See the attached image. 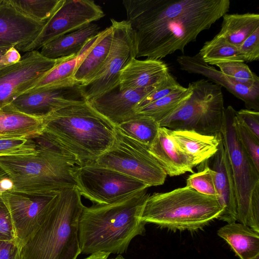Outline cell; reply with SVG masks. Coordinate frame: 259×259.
<instances>
[{"instance_id": "1", "label": "cell", "mask_w": 259, "mask_h": 259, "mask_svg": "<svg viewBox=\"0 0 259 259\" xmlns=\"http://www.w3.org/2000/svg\"><path fill=\"white\" fill-rule=\"evenodd\" d=\"M126 21L132 30L136 58L161 60L184 52L227 14L229 0H124Z\"/></svg>"}, {"instance_id": "2", "label": "cell", "mask_w": 259, "mask_h": 259, "mask_svg": "<svg viewBox=\"0 0 259 259\" xmlns=\"http://www.w3.org/2000/svg\"><path fill=\"white\" fill-rule=\"evenodd\" d=\"M43 119V131L36 137L77 166L95 163L115 139V126L88 101L61 108Z\"/></svg>"}, {"instance_id": "3", "label": "cell", "mask_w": 259, "mask_h": 259, "mask_svg": "<svg viewBox=\"0 0 259 259\" xmlns=\"http://www.w3.org/2000/svg\"><path fill=\"white\" fill-rule=\"evenodd\" d=\"M149 195L145 189L116 203L84 206L78 223L81 253L124 252L132 240L145 231L141 215Z\"/></svg>"}, {"instance_id": "4", "label": "cell", "mask_w": 259, "mask_h": 259, "mask_svg": "<svg viewBox=\"0 0 259 259\" xmlns=\"http://www.w3.org/2000/svg\"><path fill=\"white\" fill-rule=\"evenodd\" d=\"M75 187L60 191L24 242L22 259H76L81 253L79 220L84 205Z\"/></svg>"}, {"instance_id": "5", "label": "cell", "mask_w": 259, "mask_h": 259, "mask_svg": "<svg viewBox=\"0 0 259 259\" xmlns=\"http://www.w3.org/2000/svg\"><path fill=\"white\" fill-rule=\"evenodd\" d=\"M35 151L29 154L0 156V170L13 182L12 191L27 194L59 193L76 187L70 158L37 137L32 138Z\"/></svg>"}, {"instance_id": "6", "label": "cell", "mask_w": 259, "mask_h": 259, "mask_svg": "<svg viewBox=\"0 0 259 259\" xmlns=\"http://www.w3.org/2000/svg\"><path fill=\"white\" fill-rule=\"evenodd\" d=\"M223 210L217 197L185 186L149 195L141 220L169 229L194 230L218 219Z\"/></svg>"}, {"instance_id": "7", "label": "cell", "mask_w": 259, "mask_h": 259, "mask_svg": "<svg viewBox=\"0 0 259 259\" xmlns=\"http://www.w3.org/2000/svg\"><path fill=\"white\" fill-rule=\"evenodd\" d=\"M236 112L231 106L225 109L220 134L234 185L237 221L259 232V170L237 137L233 126Z\"/></svg>"}, {"instance_id": "8", "label": "cell", "mask_w": 259, "mask_h": 259, "mask_svg": "<svg viewBox=\"0 0 259 259\" xmlns=\"http://www.w3.org/2000/svg\"><path fill=\"white\" fill-rule=\"evenodd\" d=\"M190 83L192 89L190 97L158 122L159 126L206 135L220 133L225 109L222 87L204 79Z\"/></svg>"}, {"instance_id": "9", "label": "cell", "mask_w": 259, "mask_h": 259, "mask_svg": "<svg viewBox=\"0 0 259 259\" xmlns=\"http://www.w3.org/2000/svg\"><path fill=\"white\" fill-rule=\"evenodd\" d=\"M95 163L132 177L149 187L163 185L167 177L148 147L123 134L116 126L113 145Z\"/></svg>"}, {"instance_id": "10", "label": "cell", "mask_w": 259, "mask_h": 259, "mask_svg": "<svg viewBox=\"0 0 259 259\" xmlns=\"http://www.w3.org/2000/svg\"><path fill=\"white\" fill-rule=\"evenodd\" d=\"M73 174L81 195L99 205L120 201L149 188L136 179L96 163L76 166Z\"/></svg>"}, {"instance_id": "11", "label": "cell", "mask_w": 259, "mask_h": 259, "mask_svg": "<svg viewBox=\"0 0 259 259\" xmlns=\"http://www.w3.org/2000/svg\"><path fill=\"white\" fill-rule=\"evenodd\" d=\"M113 37L105 65L98 77L83 87L87 101L119 85L122 70L134 59L136 50L132 30L126 20L111 19Z\"/></svg>"}, {"instance_id": "12", "label": "cell", "mask_w": 259, "mask_h": 259, "mask_svg": "<svg viewBox=\"0 0 259 259\" xmlns=\"http://www.w3.org/2000/svg\"><path fill=\"white\" fill-rule=\"evenodd\" d=\"M105 16L102 8L92 0H61L35 39L24 52L37 51L65 34L85 27Z\"/></svg>"}, {"instance_id": "13", "label": "cell", "mask_w": 259, "mask_h": 259, "mask_svg": "<svg viewBox=\"0 0 259 259\" xmlns=\"http://www.w3.org/2000/svg\"><path fill=\"white\" fill-rule=\"evenodd\" d=\"M65 58L49 59L34 50L26 52L18 62L1 69L0 108L29 90Z\"/></svg>"}, {"instance_id": "14", "label": "cell", "mask_w": 259, "mask_h": 259, "mask_svg": "<svg viewBox=\"0 0 259 259\" xmlns=\"http://www.w3.org/2000/svg\"><path fill=\"white\" fill-rule=\"evenodd\" d=\"M86 101L83 86L75 84L26 92L9 105L23 113L44 118L61 108Z\"/></svg>"}, {"instance_id": "15", "label": "cell", "mask_w": 259, "mask_h": 259, "mask_svg": "<svg viewBox=\"0 0 259 259\" xmlns=\"http://www.w3.org/2000/svg\"><path fill=\"white\" fill-rule=\"evenodd\" d=\"M58 194H27L12 190L1 194L9 210L16 239L22 244L34 232Z\"/></svg>"}, {"instance_id": "16", "label": "cell", "mask_w": 259, "mask_h": 259, "mask_svg": "<svg viewBox=\"0 0 259 259\" xmlns=\"http://www.w3.org/2000/svg\"><path fill=\"white\" fill-rule=\"evenodd\" d=\"M161 83L146 88L128 90H120L118 86L87 101L95 111L116 126L136 115L137 104Z\"/></svg>"}, {"instance_id": "17", "label": "cell", "mask_w": 259, "mask_h": 259, "mask_svg": "<svg viewBox=\"0 0 259 259\" xmlns=\"http://www.w3.org/2000/svg\"><path fill=\"white\" fill-rule=\"evenodd\" d=\"M46 22L37 21L25 16L9 0H3L0 4V41L24 52Z\"/></svg>"}, {"instance_id": "18", "label": "cell", "mask_w": 259, "mask_h": 259, "mask_svg": "<svg viewBox=\"0 0 259 259\" xmlns=\"http://www.w3.org/2000/svg\"><path fill=\"white\" fill-rule=\"evenodd\" d=\"M177 61L183 70L206 77L215 84L224 87L243 101L247 109L259 112V87H249L236 82L204 62L198 54L191 56H180Z\"/></svg>"}, {"instance_id": "19", "label": "cell", "mask_w": 259, "mask_h": 259, "mask_svg": "<svg viewBox=\"0 0 259 259\" xmlns=\"http://www.w3.org/2000/svg\"><path fill=\"white\" fill-rule=\"evenodd\" d=\"M210 167L214 172L217 198L223 210L219 219L228 223L236 222L237 204L233 180L222 138L215 154L210 158Z\"/></svg>"}, {"instance_id": "20", "label": "cell", "mask_w": 259, "mask_h": 259, "mask_svg": "<svg viewBox=\"0 0 259 259\" xmlns=\"http://www.w3.org/2000/svg\"><path fill=\"white\" fill-rule=\"evenodd\" d=\"M170 74L167 64L161 60L134 58L122 70L118 87L120 90H128L156 86Z\"/></svg>"}, {"instance_id": "21", "label": "cell", "mask_w": 259, "mask_h": 259, "mask_svg": "<svg viewBox=\"0 0 259 259\" xmlns=\"http://www.w3.org/2000/svg\"><path fill=\"white\" fill-rule=\"evenodd\" d=\"M148 149L167 175L174 177L187 172L194 173V166L174 140L169 129L159 126Z\"/></svg>"}, {"instance_id": "22", "label": "cell", "mask_w": 259, "mask_h": 259, "mask_svg": "<svg viewBox=\"0 0 259 259\" xmlns=\"http://www.w3.org/2000/svg\"><path fill=\"white\" fill-rule=\"evenodd\" d=\"M170 134L181 150L194 167L208 160L218 150L221 134L206 135L193 131L169 130Z\"/></svg>"}, {"instance_id": "23", "label": "cell", "mask_w": 259, "mask_h": 259, "mask_svg": "<svg viewBox=\"0 0 259 259\" xmlns=\"http://www.w3.org/2000/svg\"><path fill=\"white\" fill-rule=\"evenodd\" d=\"M113 37L112 26L101 31L99 38L77 67L75 82L83 87L96 79L103 69L109 55Z\"/></svg>"}, {"instance_id": "24", "label": "cell", "mask_w": 259, "mask_h": 259, "mask_svg": "<svg viewBox=\"0 0 259 259\" xmlns=\"http://www.w3.org/2000/svg\"><path fill=\"white\" fill-rule=\"evenodd\" d=\"M99 33L89 40L77 55L66 57L26 92L77 84L74 79V73L82 60L97 41Z\"/></svg>"}, {"instance_id": "25", "label": "cell", "mask_w": 259, "mask_h": 259, "mask_svg": "<svg viewBox=\"0 0 259 259\" xmlns=\"http://www.w3.org/2000/svg\"><path fill=\"white\" fill-rule=\"evenodd\" d=\"M44 128L43 118L20 112L10 105L0 108V138L32 139L40 135Z\"/></svg>"}, {"instance_id": "26", "label": "cell", "mask_w": 259, "mask_h": 259, "mask_svg": "<svg viewBox=\"0 0 259 259\" xmlns=\"http://www.w3.org/2000/svg\"><path fill=\"white\" fill-rule=\"evenodd\" d=\"M100 32V26L92 23L52 40L41 47L39 52L43 56L52 59L76 55L89 40Z\"/></svg>"}, {"instance_id": "27", "label": "cell", "mask_w": 259, "mask_h": 259, "mask_svg": "<svg viewBox=\"0 0 259 259\" xmlns=\"http://www.w3.org/2000/svg\"><path fill=\"white\" fill-rule=\"evenodd\" d=\"M218 235L241 259H250L259 254V232L246 225L228 223L219 229Z\"/></svg>"}, {"instance_id": "28", "label": "cell", "mask_w": 259, "mask_h": 259, "mask_svg": "<svg viewBox=\"0 0 259 259\" xmlns=\"http://www.w3.org/2000/svg\"><path fill=\"white\" fill-rule=\"evenodd\" d=\"M259 28V14H226L220 32L217 34L239 47L257 29Z\"/></svg>"}, {"instance_id": "29", "label": "cell", "mask_w": 259, "mask_h": 259, "mask_svg": "<svg viewBox=\"0 0 259 259\" xmlns=\"http://www.w3.org/2000/svg\"><path fill=\"white\" fill-rule=\"evenodd\" d=\"M192 93L190 83L136 111L138 114L152 118L159 122L186 101Z\"/></svg>"}, {"instance_id": "30", "label": "cell", "mask_w": 259, "mask_h": 259, "mask_svg": "<svg viewBox=\"0 0 259 259\" xmlns=\"http://www.w3.org/2000/svg\"><path fill=\"white\" fill-rule=\"evenodd\" d=\"M201 59L208 65L229 62H242L239 47L233 45L224 38L216 35L206 41L198 53Z\"/></svg>"}, {"instance_id": "31", "label": "cell", "mask_w": 259, "mask_h": 259, "mask_svg": "<svg viewBox=\"0 0 259 259\" xmlns=\"http://www.w3.org/2000/svg\"><path fill=\"white\" fill-rule=\"evenodd\" d=\"M116 127L123 134L149 147L157 135L159 125L152 118L137 114Z\"/></svg>"}, {"instance_id": "32", "label": "cell", "mask_w": 259, "mask_h": 259, "mask_svg": "<svg viewBox=\"0 0 259 259\" xmlns=\"http://www.w3.org/2000/svg\"><path fill=\"white\" fill-rule=\"evenodd\" d=\"M61 0H9L20 12L37 21L46 22Z\"/></svg>"}, {"instance_id": "33", "label": "cell", "mask_w": 259, "mask_h": 259, "mask_svg": "<svg viewBox=\"0 0 259 259\" xmlns=\"http://www.w3.org/2000/svg\"><path fill=\"white\" fill-rule=\"evenodd\" d=\"M215 65L221 72L236 82L249 87H259V77L244 62L229 61Z\"/></svg>"}, {"instance_id": "34", "label": "cell", "mask_w": 259, "mask_h": 259, "mask_svg": "<svg viewBox=\"0 0 259 259\" xmlns=\"http://www.w3.org/2000/svg\"><path fill=\"white\" fill-rule=\"evenodd\" d=\"M233 126L241 145L255 168L259 170V139L237 117L236 112L234 117Z\"/></svg>"}, {"instance_id": "35", "label": "cell", "mask_w": 259, "mask_h": 259, "mask_svg": "<svg viewBox=\"0 0 259 259\" xmlns=\"http://www.w3.org/2000/svg\"><path fill=\"white\" fill-rule=\"evenodd\" d=\"M186 186L200 194L217 198L214 172L207 165L202 170L190 175L187 179Z\"/></svg>"}, {"instance_id": "36", "label": "cell", "mask_w": 259, "mask_h": 259, "mask_svg": "<svg viewBox=\"0 0 259 259\" xmlns=\"http://www.w3.org/2000/svg\"><path fill=\"white\" fill-rule=\"evenodd\" d=\"M36 149V143L31 139L0 138V156L29 154Z\"/></svg>"}, {"instance_id": "37", "label": "cell", "mask_w": 259, "mask_h": 259, "mask_svg": "<svg viewBox=\"0 0 259 259\" xmlns=\"http://www.w3.org/2000/svg\"><path fill=\"white\" fill-rule=\"evenodd\" d=\"M175 78L170 74L166 80L145 97L136 106V112L139 109L164 97L182 88Z\"/></svg>"}, {"instance_id": "38", "label": "cell", "mask_w": 259, "mask_h": 259, "mask_svg": "<svg viewBox=\"0 0 259 259\" xmlns=\"http://www.w3.org/2000/svg\"><path fill=\"white\" fill-rule=\"evenodd\" d=\"M239 52L243 62L259 60V28L241 44Z\"/></svg>"}, {"instance_id": "39", "label": "cell", "mask_w": 259, "mask_h": 259, "mask_svg": "<svg viewBox=\"0 0 259 259\" xmlns=\"http://www.w3.org/2000/svg\"><path fill=\"white\" fill-rule=\"evenodd\" d=\"M15 239V229L9 210L0 194V240Z\"/></svg>"}, {"instance_id": "40", "label": "cell", "mask_w": 259, "mask_h": 259, "mask_svg": "<svg viewBox=\"0 0 259 259\" xmlns=\"http://www.w3.org/2000/svg\"><path fill=\"white\" fill-rule=\"evenodd\" d=\"M22 244L17 239L0 240V259H22Z\"/></svg>"}, {"instance_id": "41", "label": "cell", "mask_w": 259, "mask_h": 259, "mask_svg": "<svg viewBox=\"0 0 259 259\" xmlns=\"http://www.w3.org/2000/svg\"><path fill=\"white\" fill-rule=\"evenodd\" d=\"M236 115L244 124L259 139V112L249 109L236 111Z\"/></svg>"}, {"instance_id": "42", "label": "cell", "mask_w": 259, "mask_h": 259, "mask_svg": "<svg viewBox=\"0 0 259 259\" xmlns=\"http://www.w3.org/2000/svg\"><path fill=\"white\" fill-rule=\"evenodd\" d=\"M21 58L19 52L14 47L0 41V70L18 62Z\"/></svg>"}, {"instance_id": "43", "label": "cell", "mask_w": 259, "mask_h": 259, "mask_svg": "<svg viewBox=\"0 0 259 259\" xmlns=\"http://www.w3.org/2000/svg\"><path fill=\"white\" fill-rule=\"evenodd\" d=\"M13 188L12 181L7 176L0 179V194Z\"/></svg>"}, {"instance_id": "44", "label": "cell", "mask_w": 259, "mask_h": 259, "mask_svg": "<svg viewBox=\"0 0 259 259\" xmlns=\"http://www.w3.org/2000/svg\"><path fill=\"white\" fill-rule=\"evenodd\" d=\"M109 255L110 253H109L99 252L91 254L84 259H108Z\"/></svg>"}, {"instance_id": "45", "label": "cell", "mask_w": 259, "mask_h": 259, "mask_svg": "<svg viewBox=\"0 0 259 259\" xmlns=\"http://www.w3.org/2000/svg\"><path fill=\"white\" fill-rule=\"evenodd\" d=\"M7 176L5 173L0 170V179Z\"/></svg>"}, {"instance_id": "46", "label": "cell", "mask_w": 259, "mask_h": 259, "mask_svg": "<svg viewBox=\"0 0 259 259\" xmlns=\"http://www.w3.org/2000/svg\"><path fill=\"white\" fill-rule=\"evenodd\" d=\"M110 259H125L124 257H123L121 255H118L115 258H110Z\"/></svg>"}, {"instance_id": "47", "label": "cell", "mask_w": 259, "mask_h": 259, "mask_svg": "<svg viewBox=\"0 0 259 259\" xmlns=\"http://www.w3.org/2000/svg\"><path fill=\"white\" fill-rule=\"evenodd\" d=\"M250 259H259V254L256 255Z\"/></svg>"}, {"instance_id": "48", "label": "cell", "mask_w": 259, "mask_h": 259, "mask_svg": "<svg viewBox=\"0 0 259 259\" xmlns=\"http://www.w3.org/2000/svg\"><path fill=\"white\" fill-rule=\"evenodd\" d=\"M3 0H0V4L2 3Z\"/></svg>"}]
</instances>
